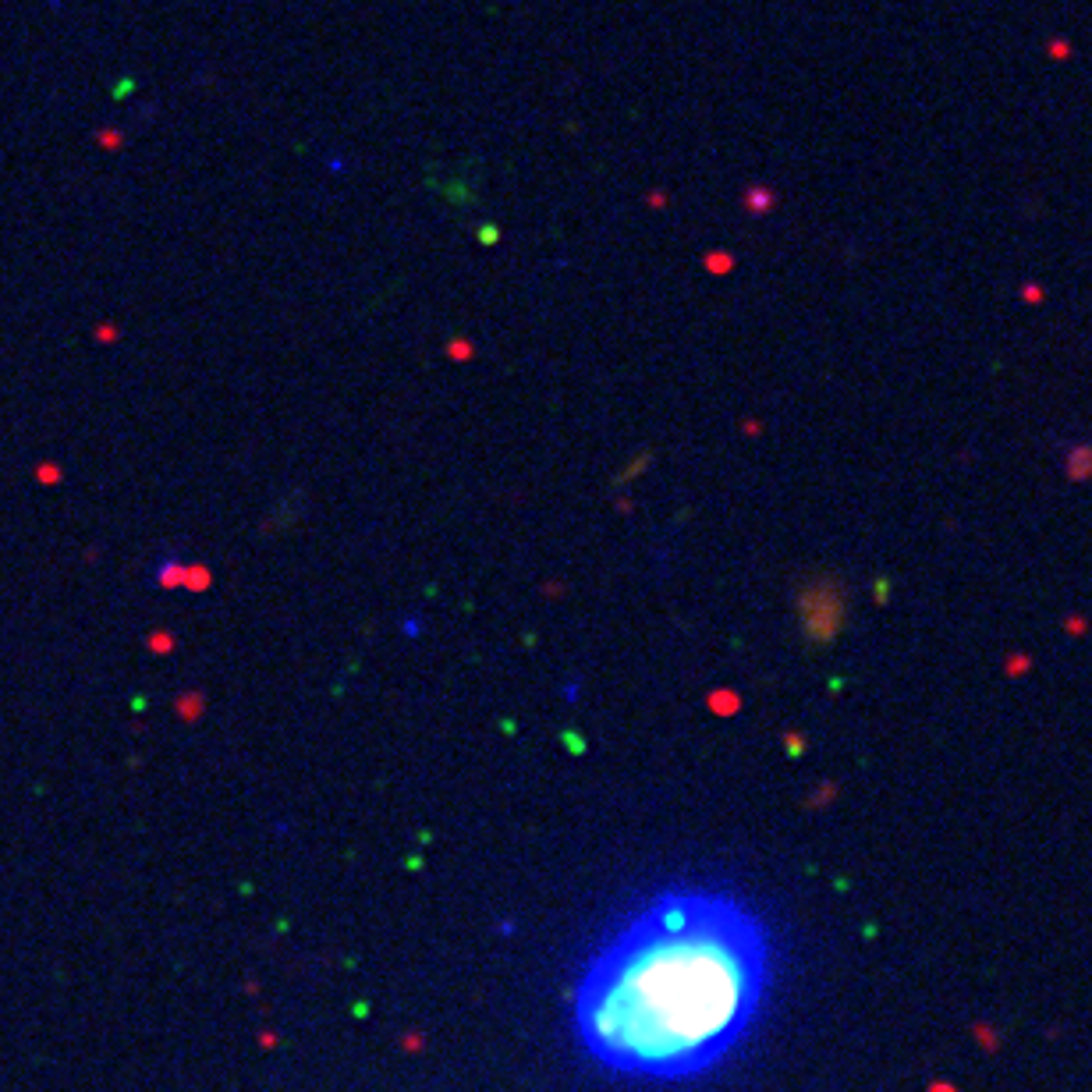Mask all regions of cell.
<instances>
[{"mask_svg": "<svg viewBox=\"0 0 1092 1092\" xmlns=\"http://www.w3.org/2000/svg\"><path fill=\"white\" fill-rule=\"evenodd\" d=\"M795 614H799V628L812 645H830L844 632L852 614V592L844 578L834 572L802 575L795 585Z\"/></svg>", "mask_w": 1092, "mask_h": 1092, "instance_id": "obj_2", "label": "cell"}, {"mask_svg": "<svg viewBox=\"0 0 1092 1092\" xmlns=\"http://www.w3.org/2000/svg\"><path fill=\"white\" fill-rule=\"evenodd\" d=\"M770 982L763 919L720 890H667L589 958L572 1015L607 1071L678 1082L717 1068Z\"/></svg>", "mask_w": 1092, "mask_h": 1092, "instance_id": "obj_1", "label": "cell"}, {"mask_svg": "<svg viewBox=\"0 0 1092 1092\" xmlns=\"http://www.w3.org/2000/svg\"><path fill=\"white\" fill-rule=\"evenodd\" d=\"M1050 54H1057V58H1064V54H1068V47H1064V43H1050Z\"/></svg>", "mask_w": 1092, "mask_h": 1092, "instance_id": "obj_4", "label": "cell"}, {"mask_svg": "<svg viewBox=\"0 0 1092 1092\" xmlns=\"http://www.w3.org/2000/svg\"><path fill=\"white\" fill-rule=\"evenodd\" d=\"M1068 475H1071V479H1089V475H1092V447H1075V451H1071Z\"/></svg>", "mask_w": 1092, "mask_h": 1092, "instance_id": "obj_3", "label": "cell"}]
</instances>
